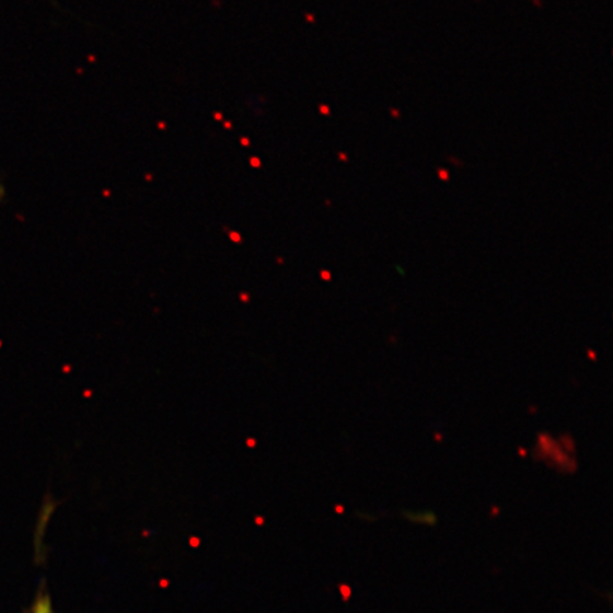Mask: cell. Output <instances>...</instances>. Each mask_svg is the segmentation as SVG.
<instances>
[{
	"label": "cell",
	"mask_w": 613,
	"mask_h": 613,
	"mask_svg": "<svg viewBox=\"0 0 613 613\" xmlns=\"http://www.w3.org/2000/svg\"><path fill=\"white\" fill-rule=\"evenodd\" d=\"M32 613H55V611H53L49 598L43 597L41 598V600H37Z\"/></svg>",
	"instance_id": "6da1fadb"
}]
</instances>
